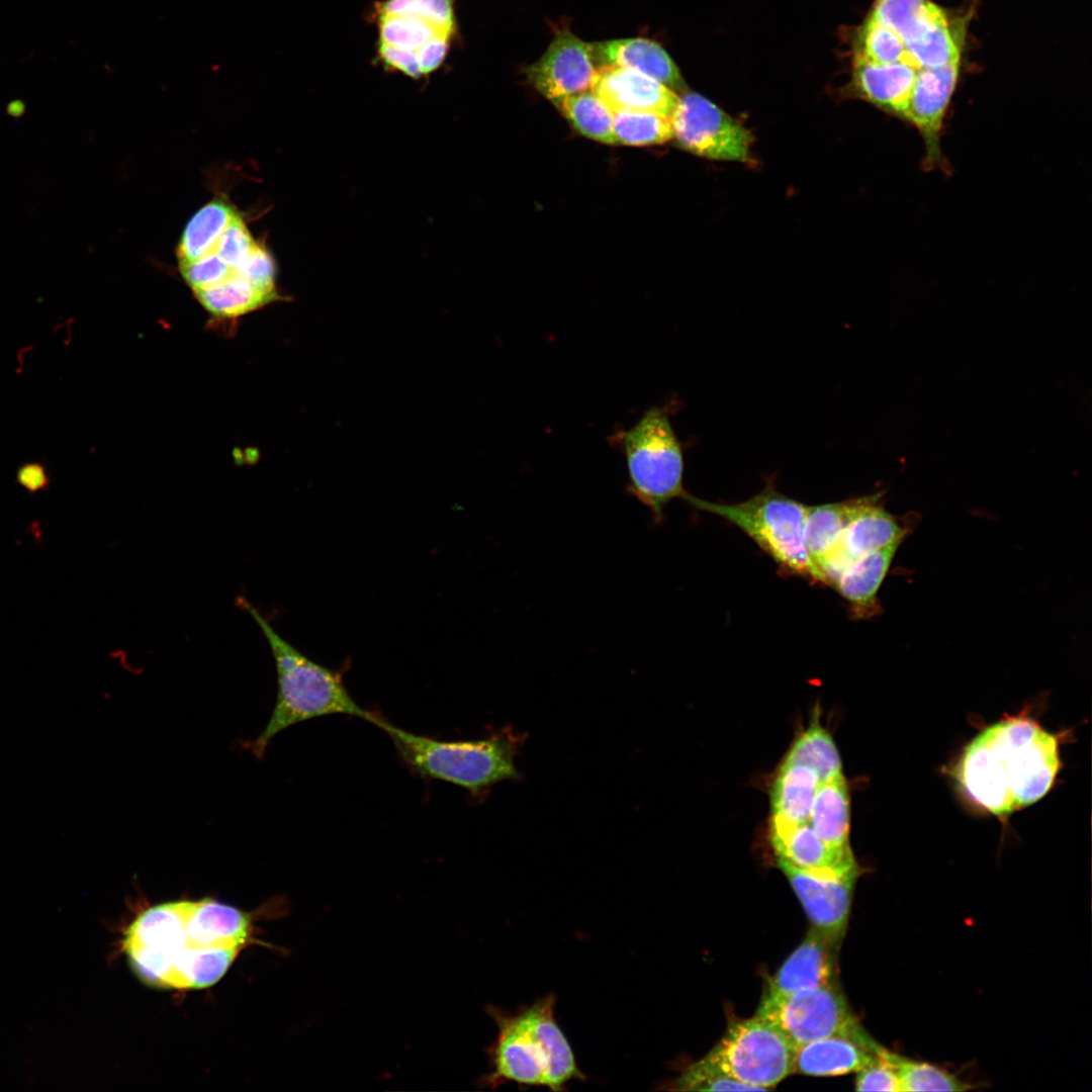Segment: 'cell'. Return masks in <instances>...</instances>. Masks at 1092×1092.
Masks as SVG:
<instances>
[{"instance_id":"7a4b0ae2","label":"cell","mask_w":1092,"mask_h":1092,"mask_svg":"<svg viewBox=\"0 0 1092 1092\" xmlns=\"http://www.w3.org/2000/svg\"><path fill=\"white\" fill-rule=\"evenodd\" d=\"M236 605L252 616L267 639L275 661L278 686L269 722L256 738L242 741V748L262 760L278 733L297 723L328 715L359 717L375 723L379 715L358 705L340 672L311 660L287 642L245 597L239 596Z\"/></svg>"},{"instance_id":"cb8c5ba5","label":"cell","mask_w":1092,"mask_h":1092,"mask_svg":"<svg viewBox=\"0 0 1092 1092\" xmlns=\"http://www.w3.org/2000/svg\"><path fill=\"white\" fill-rule=\"evenodd\" d=\"M819 785L818 776L810 767L782 763L770 791V822L784 825L809 822Z\"/></svg>"},{"instance_id":"e575fe53","label":"cell","mask_w":1092,"mask_h":1092,"mask_svg":"<svg viewBox=\"0 0 1092 1092\" xmlns=\"http://www.w3.org/2000/svg\"><path fill=\"white\" fill-rule=\"evenodd\" d=\"M857 56L873 64L889 65L906 62V49L898 34L870 16L861 32Z\"/></svg>"},{"instance_id":"f1b7e54d","label":"cell","mask_w":1092,"mask_h":1092,"mask_svg":"<svg viewBox=\"0 0 1092 1092\" xmlns=\"http://www.w3.org/2000/svg\"><path fill=\"white\" fill-rule=\"evenodd\" d=\"M232 205L216 199L202 206L188 221L179 241V264L189 263L205 255L217 242L236 214Z\"/></svg>"},{"instance_id":"d6a6232c","label":"cell","mask_w":1092,"mask_h":1092,"mask_svg":"<svg viewBox=\"0 0 1092 1092\" xmlns=\"http://www.w3.org/2000/svg\"><path fill=\"white\" fill-rule=\"evenodd\" d=\"M613 125L618 144L650 146L673 138L670 119L652 112H613Z\"/></svg>"},{"instance_id":"4fadbf2b","label":"cell","mask_w":1092,"mask_h":1092,"mask_svg":"<svg viewBox=\"0 0 1092 1092\" xmlns=\"http://www.w3.org/2000/svg\"><path fill=\"white\" fill-rule=\"evenodd\" d=\"M881 498V493H874L848 499V517L839 543L822 569L825 584L831 585L856 559L904 540L907 528L886 511Z\"/></svg>"},{"instance_id":"ffe728a7","label":"cell","mask_w":1092,"mask_h":1092,"mask_svg":"<svg viewBox=\"0 0 1092 1092\" xmlns=\"http://www.w3.org/2000/svg\"><path fill=\"white\" fill-rule=\"evenodd\" d=\"M901 543L888 544L856 559L831 584L847 602L853 619H869L881 613L878 593Z\"/></svg>"},{"instance_id":"5bb4252c","label":"cell","mask_w":1092,"mask_h":1092,"mask_svg":"<svg viewBox=\"0 0 1092 1092\" xmlns=\"http://www.w3.org/2000/svg\"><path fill=\"white\" fill-rule=\"evenodd\" d=\"M960 61L938 68H920L912 86L903 120L920 133L928 168L942 167L940 139L946 109L958 82Z\"/></svg>"},{"instance_id":"4dcf8cb0","label":"cell","mask_w":1092,"mask_h":1092,"mask_svg":"<svg viewBox=\"0 0 1092 1092\" xmlns=\"http://www.w3.org/2000/svg\"><path fill=\"white\" fill-rule=\"evenodd\" d=\"M553 103L583 135L603 144H618L613 112L593 92L571 94Z\"/></svg>"},{"instance_id":"9c48e42d","label":"cell","mask_w":1092,"mask_h":1092,"mask_svg":"<svg viewBox=\"0 0 1092 1092\" xmlns=\"http://www.w3.org/2000/svg\"><path fill=\"white\" fill-rule=\"evenodd\" d=\"M775 1024L797 1048L828 1036H846L883 1049L858 1023L838 983L782 998L762 997L756 1014Z\"/></svg>"},{"instance_id":"30bf717a","label":"cell","mask_w":1092,"mask_h":1092,"mask_svg":"<svg viewBox=\"0 0 1092 1092\" xmlns=\"http://www.w3.org/2000/svg\"><path fill=\"white\" fill-rule=\"evenodd\" d=\"M185 910L186 900L156 905L127 929L123 945L133 971L145 983L172 988L174 962L187 946Z\"/></svg>"},{"instance_id":"7402d4cb","label":"cell","mask_w":1092,"mask_h":1092,"mask_svg":"<svg viewBox=\"0 0 1092 1092\" xmlns=\"http://www.w3.org/2000/svg\"><path fill=\"white\" fill-rule=\"evenodd\" d=\"M595 63L634 69L668 88L682 84L678 69L656 42L645 38H623L592 43Z\"/></svg>"},{"instance_id":"9a60e30c","label":"cell","mask_w":1092,"mask_h":1092,"mask_svg":"<svg viewBox=\"0 0 1092 1092\" xmlns=\"http://www.w3.org/2000/svg\"><path fill=\"white\" fill-rule=\"evenodd\" d=\"M597 68L592 43L569 30L556 33L546 52L526 74L535 88L552 102L592 89Z\"/></svg>"},{"instance_id":"6da1fadb","label":"cell","mask_w":1092,"mask_h":1092,"mask_svg":"<svg viewBox=\"0 0 1092 1092\" xmlns=\"http://www.w3.org/2000/svg\"><path fill=\"white\" fill-rule=\"evenodd\" d=\"M1059 739L1026 716L1002 719L966 747L956 767L964 793L997 817L1040 800L1061 767Z\"/></svg>"},{"instance_id":"ab89813d","label":"cell","mask_w":1092,"mask_h":1092,"mask_svg":"<svg viewBox=\"0 0 1092 1092\" xmlns=\"http://www.w3.org/2000/svg\"><path fill=\"white\" fill-rule=\"evenodd\" d=\"M8 111H9V114H11V115H13V116H16V117H17V116H19V115H21V114H22V112H23V106H22V104L18 105V104H16V103H14V104H11V105L9 106V109H8Z\"/></svg>"},{"instance_id":"3957f363","label":"cell","mask_w":1092,"mask_h":1092,"mask_svg":"<svg viewBox=\"0 0 1092 1092\" xmlns=\"http://www.w3.org/2000/svg\"><path fill=\"white\" fill-rule=\"evenodd\" d=\"M555 995L549 994L515 1014L489 1006L497 1035L488 1050L491 1070L482 1084L494 1088L506 1082L563 1090L582 1080L571 1046L554 1016Z\"/></svg>"},{"instance_id":"603a6c76","label":"cell","mask_w":1092,"mask_h":1092,"mask_svg":"<svg viewBox=\"0 0 1092 1092\" xmlns=\"http://www.w3.org/2000/svg\"><path fill=\"white\" fill-rule=\"evenodd\" d=\"M854 84L868 101L903 119L916 69L906 62L878 65L854 58Z\"/></svg>"},{"instance_id":"44dd1931","label":"cell","mask_w":1092,"mask_h":1092,"mask_svg":"<svg viewBox=\"0 0 1092 1092\" xmlns=\"http://www.w3.org/2000/svg\"><path fill=\"white\" fill-rule=\"evenodd\" d=\"M883 1049L877 1052L846 1036L820 1038L797 1048L794 1073L818 1077L857 1073L876 1063Z\"/></svg>"},{"instance_id":"ac0fdd59","label":"cell","mask_w":1092,"mask_h":1092,"mask_svg":"<svg viewBox=\"0 0 1092 1092\" xmlns=\"http://www.w3.org/2000/svg\"><path fill=\"white\" fill-rule=\"evenodd\" d=\"M771 845L791 864L822 875H843L859 870L852 851H838L827 845L810 823L784 825L770 822Z\"/></svg>"},{"instance_id":"d4e9b609","label":"cell","mask_w":1092,"mask_h":1092,"mask_svg":"<svg viewBox=\"0 0 1092 1092\" xmlns=\"http://www.w3.org/2000/svg\"><path fill=\"white\" fill-rule=\"evenodd\" d=\"M849 796L843 775L820 783L811 808L809 823L831 848L850 851Z\"/></svg>"},{"instance_id":"e0dca14e","label":"cell","mask_w":1092,"mask_h":1092,"mask_svg":"<svg viewBox=\"0 0 1092 1092\" xmlns=\"http://www.w3.org/2000/svg\"><path fill=\"white\" fill-rule=\"evenodd\" d=\"M839 946L825 939L813 927L803 941L769 977L764 998H782L799 991L838 983Z\"/></svg>"},{"instance_id":"836d02e7","label":"cell","mask_w":1092,"mask_h":1092,"mask_svg":"<svg viewBox=\"0 0 1092 1092\" xmlns=\"http://www.w3.org/2000/svg\"><path fill=\"white\" fill-rule=\"evenodd\" d=\"M905 49L906 62L916 70L943 67L961 58L947 20L936 23L918 39L906 43Z\"/></svg>"},{"instance_id":"8d00e7d4","label":"cell","mask_w":1092,"mask_h":1092,"mask_svg":"<svg viewBox=\"0 0 1092 1092\" xmlns=\"http://www.w3.org/2000/svg\"><path fill=\"white\" fill-rule=\"evenodd\" d=\"M256 244L243 217L236 212L217 242L207 253L216 254L231 268L243 274V266Z\"/></svg>"},{"instance_id":"484cf974","label":"cell","mask_w":1092,"mask_h":1092,"mask_svg":"<svg viewBox=\"0 0 1092 1092\" xmlns=\"http://www.w3.org/2000/svg\"><path fill=\"white\" fill-rule=\"evenodd\" d=\"M847 517L848 499L807 506L805 544L811 561L821 574L837 548Z\"/></svg>"},{"instance_id":"2e32d148","label":"cell","mask_w":1092,"mask_h":1092,"mask_svg":"<svg viewBox=\"0 0 1092 1092\" xmlns=\"http://www.w3.org/2000/svg\"><path fill=\"white\" fill-rule=\"evenodd\" d=\"M592 92L612 112H652L670 118L679 97L662 83L634 69L597 68Z\"/></svg>"},{"instance_id":"ba28073f","label":"cell","mask_w":1092,"mask_h":1092,"mask_svg":"<svg viewBox=\"0 0 1092 1092\" xmlns=\"http://www.w3.org/2000/svg\"><path fill=\"white\" fill-rule=\"evenodd\" d=\"M796 1050L775 1024L755 1015L731 1024L703 1060L764 1091L794 1073Z\"/></svg>"},{"instance_id":"74e56055","label":"cell","mask_w":1092,"mask_h":1092,"mask_svg":"<svg viewBox=\"0 0 1092 1092\" xmlns=\"http://www.w3.org/2000/svg\"><path fill=\"white\" fill-rule=\"evenodd\" d=\"M855 1090L900 1092L899 1078L889 1051L883 1049L876 1063L857 1072Z\"/></svg>"},{"instance_id":"4316f807","label":"cell","mask_w":1092,"mask_h":1092,"mask_svg":"<svg viewBox=\"0 0 1092 1092\" xmlns=\"http://www.w3.org/2000/svg\"><path fill=\"white\" fill-rule=\"evenodd\" d=\"M240 949L184 947L174 962L172 988L200 989L212 986L224 976Z\"/></svg>"},{"instance_id":"5b68a950","label":"cell","mask_w":1092,"mask_h":1092,"mask_svg":"<svg viewBox=\"0 0 1092 1092\" xmlns=\"http://www.w3.org/2000/svg\"><path fill=\"white\" fill-rule=\"evenodd\" d=\"M456 0H384L371 14L378 31L376 59L388 72L416 81L445 62L458 35Z\"/></svg>"},{"instance_id":"8fae6325","label":"cell","mask_w":1092,"mask_h":1092,"mask_svg":"<svg viewBox=\"0 0 1092 1092\" xmlns=\"http://www.w3.org/2000/svg\"><path fill=\"white\" fill-rule=\"evenodd\" d=\"M669 119L673 138L687 151L717 161H750L751 132L702 95L679 97Z\"/></svg>"},{"instance_id":"d590c367","label":"cell","mask_w":1092,"mask_h":1092,"mask_svg":"<svg viewBox=\"0 0 1092 1092\" xmlns=\"http://www.w3.org/2000/svg\"><path fill=\"white\" fill-rule=\"evenodd\" d=\"M673 1090L680 1091H760L742 1083L705 1060L693 1063L673 1082Z\"/></svg>"},{"instance_id":"1f68e13d","label":"cell","mask_w":1092,"mask_h":1092,"mask_svg":"<svg viewBox=\"0 0 1092 1092\" xmlns=\"http://www.w3.org/2000/svg\"><path fill=\"white\" fill-rule=\"evenodd\" d=\"M900 1083V1092L968 1091L973 1085L954 1074L927 1062L903 1057L889 1051Z\"/></svg>"},{"instance_id":"277c9868","label":"cell","mask_w":1092,"mask_h":1092,"mask_svg":"<svg viewBox=\"0 0 1092 1092\" xmlns=\"http://www.w3.org/2000/svg\"><path fill=\"white\" fill-rule=\"evenodd\" d=\"M374 725L389 736L399 757L421 777L456 785L475 796L499 782L520 778L515 759L521 737L509 728L486 738L444 741L401 729L381 716Z\"/></svg>"},{"instance_id":"83f0119b","label":"cell","mask_w":1092,"mask_h":1092,"mask_svg":"<svg viewBox=\"0 0 1092 1092\" xmlns=\"http://www.w3.org/2000/svg\"><path fill=\"white\" fill-rule=\"evenodd\" d=\"M871 16L898 34L904 44L946 20L944 12L929 0H877Z\"/></svg>"},{"instance_id":"d6986e66","label":"cell","mask_w":1092,"mask_h":1092,"mask_svg":"<svg viewBox=\"0 0 1092 1092\" xmlns=\"http://www.w3.org/2000/svg\"><path fill=\"white\" fill-rule=\"evenodd\" d=\"M250 918L212 899L186 901V943L196 948H242L250 935Z\"/></svg>"},{"instance_id":"f546056e","label":"cell","mask_w":1092,"mask_h":1092,"mask_svg":"<svg viewBox=\"0 0 1092 1092\" xmlns=\"http://www.w3.org/2000/svg\"><path fill=\"white\" fill-rule=\"evenodd\" d=\"M813 719L795 740L783 763L801 764L813 769L820 783L842 774L841 760L830 733Z\"/></svg>"},{"instance_id":"8992f818","label":"cell","mask_w":1092,"mask_h":1092,"mask_svg":"<svg viewBox=\"0 0 1092 1092\" xmlns=\"http://www.w3.org/2000/svg\"><path fill=\"white\" fill-rule=\"evenodd\" d=\"M684 502L739 528L783 573L802 577L810 583L825 584L805 544L807 506L780 492L775 483L768 481L760 492L736 504L709 502L690 492Z\"/></svg>"},{"instance_id":"52a82bcc","label":"cell","mask_w":1092,"mask_h":1092,"mask_svg":"<svg viewBox=\"0 0 1092 1092\" xmlns=\"http://www.w3.org/2000/svg\"><path fill=\"white\" fill-rule=\"evenodd\" d=\"M665 405L648 408L630 428L612 439L622 450L627 466V492L649 509L654 526L665 520L673 499L684 500V452Z\"/></svg>"},{"instance_id":"f35d334b","label":"cell","mask_w":1092,"mask_h":1092,"mask_svg":"<svg viewBox=\"0 0 1092 1092\" xmlns=\"http://www.w3.org/2000/svg\"><path fill=\"white\" fill-rule=\"evenodd\" d=\"M16 483L29 493L48 490L51 476L46 465L39 461H28L18 466Z\"/></svg>"},{"instance_id":"7c38bea8","label":"cell","mask_w":1092,"mask_h":1092,"mask_svg":"<svg viewBox=\"0 0 1092 1092\" xmlns=\"http://www.w3.org/2000/svg\"><path fill=\"white\" fill-rule=\"evenodd\" d=\"M777 864L800 900L812 927L840 947L859 870L843 875H822L799 869L780 857Z\"/></svg>"}]
</instances>
